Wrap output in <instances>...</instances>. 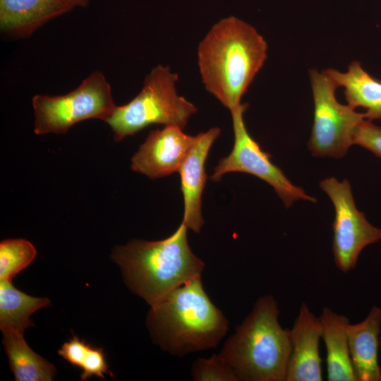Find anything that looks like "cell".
<instances>
[{"label": "cell", "mask_w": 381, "mask_h": 381, "mask_svg": "<svg viewBox=\"0 0 381 381\" xmlns=\"http://www.w3.org/2000/svg\"><path fill=\"white\" fill-rule=\"evenodd\" d=\"M267 50L266 41L250 24L234 16L220 20L198 47L205 90L230 111L239 107L267 59Z\"/></svg>", "instance_id": "obj_1"}, {"label": "cell", "mask_w": 381, "mask_h": 381, "mask_svg": "<svg viewBox=\"0 0 381 381\" xmlns=\"http://www.w3.org/2000/svg\"><path fill=\"white\" fill-rule=\"evenodd\" d=\"M197 277L150 306L146 325L153 342L175 356L215 348L229 321L205 292Z\"/></svg>", "instance_id": "obj_2"}, {"label": "cell", "mask_w": 381, "mask_h": 381, "mask_svg": "<svg viewBox=\"0 0 381 381\" xmlns=\"http://www.w3.org/2000/svg\"><path fill=\"white\" fill-rule=\"evenodd\" d=\"M187 229L181 222L174 233L164 239L133 240L112 251L111 258L120 267L128 287L150 306L202 276L205 265L191 250Z\"/></svg>", "instance_id": "obj_3"}, {"label": "cell", "mask_w": 381, "mask_h": 381, "mask_svg": "<svg viewBox=\"0 0 381 381\" xmlns=\"http://www.w3.org/2000/svg\"><path fill=\"white\" fill-rule=\"evenodd\" d=\"M279 315L273 296H261L225 341L219 355L238 381H285L291 342L290 329L280 325Z\"/></svg>", "instance_id": "obj_4"}, {"label": "cell", "mask_w": 381, "mask_h": 381, "mask_svg": "<svg viewBox=\"0 0 381 381\" xmlns=\"http://www.w3.org/2000/svg\"><path fill=\"white\" fill-rule=\"evenodd\" d=\"M178 74L169 66H155L146 75L138 95L128 104L116 106L106 119L114 140L121 141L152 124L174 125L184 129L198 109L178 94Z\"/></svg>", "instance_id": "obj_5"}, {"label": "cell", "mask_w": 381, "mask_h": 381, "mask_svg": "<svg viewBox=\"0 0 381 381\" xmlns=\"http://www.w3.org/2000/svg\"><path fill=\"white\" fill-rule=\"evenodd\" d=\"M32 104L37 135L66 133L74 124L90 119L105 121L116 107L111 86L99 71L66 95H36Z\"/></svg>", "instance_id": "obj_6"}, {"label": "cell", "mask_w": 381, "mask_h": 381, "mask_svg": "<svg viewBox=\"0 0 381 381\" xmlns=\"http://www.w3.org/2000/svg\"><path fill=\"white\" fill-rule=\"evenodd\" d=\"M314 100V119L308 147L318 157H343L353 144L355 132L367 119L335 97L337 85L325 73L309 71Z\"/></svg>", "instance_id": "obj_7"}, {"label": "cell", "mask_w": 381, "mask_h": 381, "mask_svg": "<svg viewBox=\"0 0 381 381\" xmlns=\"http://www.w3.org/2000/svg\"><path fill=\"white\" fill-rule=\"evenodd\" d=\"M247 104L230 111L232 118L234 143L229 155L219 159L210 179L219 181L229 172H243L253 175L273 187L286 207L294 202L305 200L316 202V199L294 185L284 172L270 160L271 155L262 150L260 145L250 136L246 127L243 114Z\"/></svg>", "instance_id": "obj_8"}, {"label": "cell", "mask_w": 381, "mask_h": 381, "mask_svg": "<svg viewBox=\"0 0 381 381\" xmlns=\"http://www.w3.org/2000/svg\"><path fill=\"white\" fill-rule=\"evenodd\" d=\"M320 188L330 198L335 210L332 224V253L337 267L347 273L355 268L358 256L367 246L381 240V229L373 226L358 210L348 180L325 179Z\"/></svg>", "instance_id": "obj_9"}, {"label": "cell", "mask_w": 381, "mask_h": 381, "mask_svg": "<svg viewBox=\"0 0 381 381\" xmlns=\"http://www.w3.org/2000/svg\"><path fill=\"white\" fill-rule=\"evenodd\" d=\"M179 126H164L150 132L131 159L133 171L151 179L178 172L190 147L198 138L183 133Z\"/></svg>", "instance_id": "obj_10"}, {"label": "cell", "mask_w": 381, "mask_h": 381, "mask_svg": "<svg viewBox=\"0 0 381 381\" xmlns=\"http://www.w3.org/2000/svg\"><path fill=\"white\" fill-rule=\"evenodd\" d=\"M291 351L285 381L322 380L319 344L321 327L316 317L303 302L290 329Z\"/></svg>", "instance_id": "obj_11"}, {"label": "cell", "mask_w": 381, "mask_h": 381, "mask_svg": "<svg viewBox=\"0 0 381 381\" xmlns=\"http://www.w3.org/2000/svg\"><path fill=\"white\" fill-rule=\"evenodd\" d=\"M218 127L198 134V138L183 159L179 173L183 193L184 212L182 222L193 232L199 233L204 224L202 195L207 181L205 163L213 143L219 137Z\"/></svg>", "instance_id": "obj_12"}, {"label": "cell", "mask_w": 381, "mask_h": 381, "mask_svg": "<svg viewBox=\"0 0 381 381\" xmlns=\"http://www.w3.org/2000/svg\"><path fill=\"white\" fill-rule=\"evenodd\" d=\"M75 7L70 0H0L1 31L14 38L29 37Z\"/></svg>", "instance_id": "obj_13"}, {"label": "cell", "mask_w": 381, "mask_h": 381, "mask_svg": "<svg viewBox=\"0 0 381 381\" xmlns=\"http://www.w3.org/2000/svg\"><path fill=\"white\" fill-rule=\"evenodd\" d=\"M350 356L357 381H380L378 348L381 308L373 306L366 318L346 328Z\"/></svg>", "instance_id": "obj_14"}, {"label": "cell", "mask_w": 381, "mask_h": 381, "mask_svg": "<svg viewBox=\"0 0 381 381\" xmlns=\"http://www.w3.org/2000/svg\"><path fill=\"white\" fill-rule=\"evenodd\" d=\"M319 319L321 339L326 348L327 380L357 381L347 337L349 318L325 307Z\"/></svg>", "instance_id": "obj_15"}, {"label": "cell", "mask_w": 381, "mask_h": 381, "mask_svg": "<svg viewBox=\"0 0 381 381\" xmlns=\"http://www.w3.org/2000/svg\"><path fill=\"white\" fill-rule=\"evenodd\" d=\"M338 87H344L348 105L366 109L367 119H381V81L367 73L358 61H353L345 73L329 68L322 71Z\"/></svg>", "instance_id": "obj_16"}, {"label": "cell", "mask_w": 381, "mask_h": 381, "mask_svg": "<svg viewBox=\"0 0 381 381\" xmlns=\"http://www.w3.org/2000/svg\"><path fill=\"white\" fill-rule=\"evenodd\" d=\"M19 331L2 332L3 344L16 381H51L56 370L53 364L37 354Z\"/></svg>", "instance_id": "obj_17"}, {"label": "cell", "mask_w": 381, "mask_h": 381, "mask_svg": "<svg viewBox=\"0 0 381 381\" xmlns=\"http://www.w3.org/2000/svg\"><path fill=\"white\" fill-rule=\"evenodd\" d=\"M50 304L47 298L34 297L17 289L12 280H0V329L24 332L32 326L30 316Z\"/></svg>", "instance_id": "obj_18"}, {"label": "cell", "mask_w": 381, "mask_h": 381, "mask_svg": "<svg viewBox=\"0 0 381 381\" xmlns=\"http://www.w3.org/2000/svg\"><path fill=\"white\" fill-rule=\"evenodd\" d=\"M36 255V248L25 239L2 241L0 243V280H12L32 263Z\"/></svg>", "instance_id": "obj_19"}, {"label": "cell", "mask_w": 381, "mask_h": 381, "mask_svg": "<svg viewBox=\"0 0 381 381\" xmlns=\"http://www.w3.org/2000/svg\"><path fill=\"white\" fill-rule=\"evenodd\" d=\"M190 374L195 381H238L234 370L219 353L195 360Z\"/></svg>", "instance_id": "obj_20"}, {"label": "cell", "mask_w": 381, "mask_h": 381, "mask_svg": "<svg viewBox=\"0 0 381 381\" xmlns=\"http://www.w3.org/2000/svg\"><path fill=\"white\" fill-rule=\"evenodd\" d=\"M81 380H85L92 376L104 378V374L114 377L107 363L102 348H95L89 344L82 366Z\"/></svg>", "instance_id": "obj_21"}, {"label": "cell", "mask_w": 381, "mask_h": 381, "mask_svg": "<svg viewBox=\"0 0 381 381\" xmlns=\"http://www.w3.org/2000/svg\"><path fill=\"white\" fill-rule=\"evenodd\" d=\"M353 144L359 145L381 157V128L370 120L363 121L356 130Z\"/></svg>", "instance_id": "obj_22"}, {"label": "cell", "mask_w": 381, "mask_h": 381, "mask_svg": "<svg viewBox=\"0 0 381 381\" xmlns=\"http://www.w3.org/2000/svg\"><path fill=\"white\" fill-rule=\"evenodd\" d=\"M89 344L80 339L76 335L63 344L58 353L72 366L80 368Z\"/></svg>", "instance_id": "obj_23"}, {"label": "cell", "mask_w": 381, "mask_h": 381, "mask_svg": "<svg viewBox=\"0 0 381 381\" xmlns=\"http://www.w3.org/2000/svg\"><path fill=\"white\" fill-rule=\"evenodd\" d=\"M75 6L85 8L88 6L90 0H70Z\"/></svg>", "instance_id": "obj_24"}, {"label": "cell", "mask_w": 381, "mask_h": 381, "mask_svg": "<svg viewBox=\"0 0 381 381\" xmlns=\"http://www.w3.org/2000/svg\"><path fill=\"white\" fill-rule=\"evenodd\" d=\"M380 346L381 348V335H380Z\"/></svg>", "instance_id": "obj_25"}]
</instances>
